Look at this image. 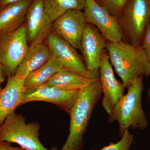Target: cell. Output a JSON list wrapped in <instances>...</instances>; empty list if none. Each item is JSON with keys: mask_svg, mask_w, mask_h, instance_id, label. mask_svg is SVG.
Returning <instances> with one entry per match:
<instances>
[{"mask_svg": "<svg viewBox=\"0 0 150 150\" xmlns=\"http://www.w3.org/2000/svg\"><path fill=\"white\" fill-rule=\"evenodd\" d=\"M106 49L110 63L125 88H129L137 78L150 76V61L142 46L125 41H107Z\"/></svg>", "mask_w": 150, "mask_h": 150, "instance_id": "1", "label": "cell"}, {"mask_svg": "<svg viewBox=\"0 0 150 150\" xmlns=\"http://www.w3.org/2000/svg\"><path fill=\"white\" fill-rule=\"evenodd\" d=\"M102 93L99 80L81 90L77 100L69 112V134L61 150L83 149L84 134L86 131L94 108Z\"/></svg>", "mask_w": 150, "mask_h": 150, "instance_id": "2", "label": "cell"}, {"mask_svg": "<svg viewBox=\"0 0 150 150\" xmlns=\"http://www.w3.org/2000/svg\"><path fill=\"white\" fill-rule=\"evenodd\" d=\"M144 77H140L134 81L127 88V93L119 98L109 114V123L118 121L121 137L130 128L143 131L147 127L148 120L142 105Z\"/></svg>", "mask_w": 150, "mask_h": 150, "instance_id": "3", "label": "cell"}, {"mask_svg": "<svg viewBox=\"0 0 150 150\" xmlns=\"http://www.w3.org/2000/svg\"><path fill=\"white\" fill-rule=\"evenodd\" d=\"M40 129L38 123H26L22 115L14 112L0 126V141L16 143L26 150H48L39 140Z\"/></svg>", "mask_w": 150, "mask_h": 150, "instance_id": "4", "label": "cell"}, {"mask_svg": "<svg viewBox=\"0 0 150 150\" xmlns=\"http://www.w3.org/2000/svg\"><path fill=\"white\" fill-rule=\"evenodd\" d=\"M118 20L125 42L141 46L145 29L150 22V8L147 0H129Z\"/></svg>", "mask_w": 150, "mask_h": 150, "instance_id": "5", "label": "cell"}, {"mask_svg": "<svg viewBox=\"0 0 150 150\" xmlns=\"http://www.w3.org/2000/svg\"><path fill=\"white\" fill-rule=\"evenodd\" d=\"M29 48L24 23L14 31L0 35V65L8 77L15 74Z\"/></svg>", "mask_w": 150, "mask_h": 150, "instance_id": "6", "label": "cell"}, {"mask_svg": "<svg viewBox=\"0 0 150 150\" xmlns=\"http://www.w3.org/2000/svg\"><path fill=\"white\" fill-rule=\"evenodd\" d=\"M87 23L94 25L107 41L121 42L123 34L118 18L113 16L95 0H87L84 8Z\"/></svg>", "mask_w": 150, "mask_h": 150, "instance_id": "7", "label": "cell"}, {"mask_svg": "<svg viewBox=\"0 0 150 150\" xmlns=\"http://www.w3.org/2000/svg\"><path fill=\"white\" fill-rule=\"evenodd\" d=\"M46 43L51 49L52 55L62 64L63 68L91 79H99V73H93L87 69L83 59L76 49L54 33H49Z\"/></svg>", "mask_w": 150, "mask_h": 150, "instance_id": "8", "label": "cell"}, {"mask_svg": "<svg viewBox=\"0 0 150 150\" xmlns=\"http://www.w3.org/2000/svg\"><path fill=\"white\" fill-rule=\"evenodd\" d=\"M25 22L29 47L43 43L52 31L53 22L45 10L42 0H33Z\"/></svg>", "mask_w": 150, "mask_h": 150, "instance_id": "9", "label": "cell"}, {"mask_svg": "<svg viewBox=\"0 0 150 150\" xmlns=\"http://www.w3.org/2000/svg\"><path fill=\"white\" fill-rule=\"evenodd\" d=\"M86 24L83 12L71 10L53 23L52 32L74 48L80 50L82 38Z\"/></svg>", "mask_w": 150, "mask_h": 150, "instance_id": "10", "label": "cell"}, {"mask_svg": "<svg viewBox=\"0 0 150 150\" xmlns=\"http://www.w3.org/2000/svg\"><path fill=\"white\" fill-rule=\"evenodd\" d=\"M81 91H69L46 86L27 89L23 93L21 105L31 101H44L56 105L69 113Z\"/></svg>", "mask_w": 150, "mask_h": 150, "instance_id": "11", "label": "cell"}, {"mask_svg": "<svg viewBox=\"0 0 150 150\" xmlns=\"http://www.w3.org/2000/svg\"><path fill=\"white\" fill-rule=\"evenodd\" d=\"M99 81L103 94L102 106L109 115L118 100L124 95L125 88L123 84L115 77L106 49L103 53Z\"/></svg>", "mask_w": 150, "mask_h": 150, "instance_id": "12", "label": "cell"}, {"mask_svg": "<svg viewBox=\"0 0 150 150\" xmlns=\"http://www.w3.org/2000/svg\"><path fill=\"white\" fill-rule=\"evenodd\" d=\"M107 41L96 27L87 23L82 38L80 50L87 69L93 73H99L103 53Z\"/></svg>", "mask_w": 150, "mask_h": 150, "instance_id": "13", "label": "cell"}, {"mask_svg": "<svg viewBox=\"0 0 150 150\" xmlns=\"http://www.w3.org/2000/svg\"><path fill=\"white\" fill-rule=\"evenodd\" d=\"M24 79L15 75L8 77L6 84L0 91V126L9 115L21 105L25 90Z\"/></svg>", "mask_w": 150, "mask_h": 150, "instance_id": "14", "label": "cell"}, {"mask_svg": "<svg viewBox=\"0 0 150 150\" xmlns=\"http://www.w3.org/2000/svg\"><path fill=\"white\" fill-rule=\"evenodd\" d=\"M33 0H21L0 7V35L18 29L24 24Z\"/></svg>", "mask_w": 150, "mask_h": 150, "instance_id": "15", "label": "cell"}, {"mask_svg": "<svg viewBox=\"0 0 150 150\" xmlns=\"http://www.w3.org/2000/svg\"><path fill=\"white\" fill-rule=\"evenodd\" d=\"M98 80L86 77L72 70L63 68L41 86L55 87L69 91H80Z\"/></svg>", "mask_w": 150, "mask_h": 150, "instance_id": "16", "label": "cell"}, {"mask_svg": "<svg viewBox=\"0 0 150 150\" xmlns=\"http://www.w3.org/2000/svg\"><path fill=\"white\" fill-rule=\"evenodd\" d=\"M51 56V49L46 42L30 46L15 75L25 79L30 74L43 66Z\"/></svg>", "mask_w": 150, "mask_h": 150, "instance_id": "17", "label": "cell"}, {"mask_svg": "<svg viewBox=\"0 0 150 150\" xmlns=\"http://www.w3.org/2000/svg\"><path fill=\"white\" fill-rule=\"evenodd\" d=\"M63 68L62 64L52 55L51 58L45 64L30 74L25 79V89L43 85Z\"/></svg>", "mask_w": 150, "mask_h": 150, "instance_id": "18", "label": "cell"}, {"mask_svg": "<svg viewBox=\"0 0 150 150\" xmlns=\"http://www.w3.org/2000/svg\"><path fill=\"white\" fill-rule=\"evenodd\" d=\"M86 0H42L46 13L52 22L71 10L84 9Z\"/></svg>", "mask_w": 150, "mask_h": 150, "instance_id": "19", "label": "cell"}, {"mask_svg": "<svg viewBox=\"0 0 150 150\" xmlns=\"http://www.w3.org/2000/svg\"><path fill=\"white\" fill-rule=\"evenodd\" d=\"M129 0H97L98 4L113 16L118 18Z\"/></svg>", "mask_w": 150, "mask_h": 150, "instance_id": "20", "label": "cell"}, {"mask_svg": "<svg viewBox=\"0 0 150 150\" xmlns=\"http://www.w3.org/2000/svg\"><path fill=\"white\" fill-rule=\"evenodd\" d=\"M121 139L116 143H110L99 150H129L132 144L134 142V136L129 130L125 131ZM91 150H95L91 149Z\"/></svg>", "mask_w": 150, "mask_h": 150, "instance_id": "21", "label": "cell"}, {"mask_svg": "<svg viewBox=\"0 0 150 150\" xmlns=\"http://www.w3.org/2000/svg\"><path fill=\"white\" fill-rule=\"evenodd\" d=\"M141 46L145 51L148 58L150 59V22L146 27L143 35Z\"/></svg>", "mask_w": 150, "mask_h": 150, "instance_id": "22", "label": "cell"}, {"mask_svg": "<svg viewBox=\"0 0 150 150\" xmlns=\"http://www.w3.org/2000/svg\"><path fill=\"white\" fill-rule=\"evenodd\" d=\"M0 150H26L21 147H13L12 146L11 143L0 141Z\"/></svg>", "mask_w": 150, "mask_h": 150, "instance_id": "23", "label": "cell"}, {"mask_svg": "<svg viewBox=\"0 0 150 150\" xmlns=\"http://www.w3.org/2000/svg\"><path fill=\"white\" fill-rule=\"evenodd\" d=\"M20 1L21 0H0V7L11 3L16 2Z\"/></svg>", "mask_w": 150, "mask_h": 150, "instance_id": "24", "label": "cell"}, {"mask_svg": "<svg viewBox=\"0 0 150 150\" xmlns=\"http://www.w3.org/2000/svg\"><path fill=\"white\" fill-rule=\"evenodd\" d=\"M3 74H4V71H3L0 65V91L2 89V88H1V83L4 80Z\"/></svg>", "mask_w": 150, "mask_h": 150, "instance_id": "25", "label": "cell"}, {"mask_svg": "<svg viewBox=\"0 0 150 150\" xmlns=\"http://www.w3.org/2000/svg\"><path fill=\"white\" fill-rule=\"evenodd\" d=\"M147 93L148 98H149V99L150 100V88L148 90Z\"/></svg>", "mask_w": 150, "mask_h": 150, "instance_id": "26", "label": "cell"}, {"mask_svg": "<svg viewBox=\"0 0 150 150\" xmlns=\"http://www.w3.org/2000/svg\"><path fill=\"white\" fill-rule=\"evenodd\" d=\"M50 150H58L57 148L56 147L54 146L52 147V149Z\"/></svg>", "mask_w": 150, "mask_h": 150, "instance_id": "27", "label": "cell"}, {"mask_svg": "<svg viewBox=\"0 0 150 150\" xmlns=\"http://www.w3.org/2000/svg\"><path fill=\"white\" fill-rule=\"evenodd\" d=\"M147 1L148 4H149V6L150 8V0H147Z\"/></svg>", "mask_w": 150, "mask_h": 150, "instance_id": "28", "label": "cell"}, {"mask_svg": "<svg viewBox=\"0 0 150 150\" xmlns=\"http://www.w3.org/2000/svg\"><path fill=\"white\" fill-rule=\"evenodd\" d=\"M86 1H87V0H86ZM95 1H96V0H95Z\"/></svg>", "mask_w": 150, "mask_h": 150, "instance_id": "29", "label": "cell"}, {"mask_svg": "<svg viewBox=\"0 0 150 150\" xmlns=\"http://www.w3.org/2000/svg\"><path fill=\"white\" fill-rule=\"evenodd\" d=\"M149 60H150V59H149Z\"/></svg>", "mask_w": 150, "mask_h": 150, "instance_id": "30", "label": "cell"}]
</instances>
